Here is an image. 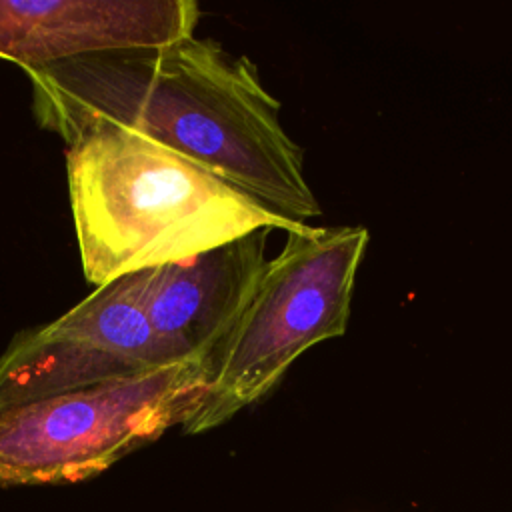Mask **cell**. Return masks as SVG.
Segmentation results:
<instances>
[{
    "instance_id": "1",
    "label": "cell",
    "mask_w": 512,
    "mask_h": 512,
    "mask_svg": "<svg viewBox=\"0 0 512 512\" xmlns=\"http://www.w3.org/2000/svg\"><path fill=\"white\" fill-rule=\"evenodd\" d=\"M42 128L64 142L98 124L138 134L236 186L280 216L322 214L280 102L246 56L184 38L150 50L72 58L26 70Z\"/></svg>"
},
{
    "instance_id": "2",
    "label": "cell",
    "mask_w": 512,
    "mask_h": 512,
    "mask_svg": "<svg viewBox=\"0 0 512 512\" xmlns=\"http://www.w3.org/2000/svg\"><path fill=\"white\" fill-rule=\"evenodd\" d=\"M66 144L82 272L96 288L258 230L308 226L118 126H90Z\"/></svg>"
},
{
    "instance_id": "3",
    "label": "cell",
    "mask_w": 512,
    "mask_h": 512,
    "mask_svg": "<svg viewBox=\"0 0 512 512\" xmlns=\"http://www.w3.org/2000/svg\"><path fill=\"white\" fill-rule=\"evenodd\" d=\"M364 226H306L288 232L232 330L206 364L198 414L182 428L200 434L268 396L292 362L346 332L354 280L368 244Z\"/></svg>"
},
{
    "instance_id": "4",
    "label": "cell",
    "mask_w": 512,
    "mask_h": 512,
    "mask_svg": "<svg viewBox=\"0 0 512 512\" xmlns=\"http://www.w3.org/2000/svg\"><path fill=\"white\" fill-rule=\"evenodd\" d=\"M206 366L154 370L0 408V486L90 480L130 452L186 426L200 410Z\"/></svg>"
},
{
    "instance_id": "5",
    "label": "cell",
    "mask_w": 512,
    "mask_h": 512,
    "mask_svg": "<svg viewBox=\"0 0 512 512\" xmlns=\"http://www.w3.org/2000/svg\"><path fill=\"white\" fill-rule=\"evenodd\" d=\"M144 270L98 286L60 318L18 334L0 354V408L172 364L142 308Z\"/></svg>"
},
{
    "instance_id": "6",
    "label": "cell",
    "mask_w": 512,
    "mask_h": 512,
    "mask_svg": "<svg viewBox=\"0 0 512 512\" xmlns=\"http://www.w3.org/2000/svg\"><path fill=\"white\" fill-rule=\"evenodd\" d=\"M192 0H0V56L24 70L194 36Z\"/></svg>"
},
{
    "instance_id": "7",
    "label": "cell",
    "mask_w": 512,
    "mask_h": 512,
    "mask_svg": "<svg viewBox=\"0 0 512 512\" xmlns=\"http://www.w3.org/2000/svg\"><path fill=\"white\" fill-rule=\"evenodd\" d=\"M258 230L180 262L144 270L142 308L174 362L208 364L244 312L266 266Z\"/></svg>"
}]
</instances>
